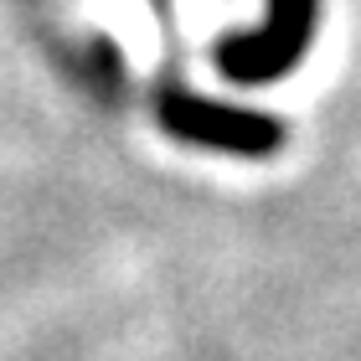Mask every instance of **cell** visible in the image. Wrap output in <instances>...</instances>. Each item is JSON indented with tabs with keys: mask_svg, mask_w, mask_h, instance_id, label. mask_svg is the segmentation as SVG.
I'll return each mask as SVG.
<instances>
[{
	"mask_svg": "<svg viewBox=\"0 0 361 361\" xmlns=\"http://www.w3.org/2000/svg\"><path fill=\"white\" fill-rule=\"evenodd\" d=\"M315 21H320V0H269V16L258 31L217 42V73L227 83H243V88L279 83L310 52Z\"/></svg>",
	"mask_w": 361,
	"mask_h": 361,
	"instance_id": "cell-1",
	"label": "cell"
},
{
	"mask_svg": "<svg viewBox=\"0 0 361 361\" xmlns=\"http://www.w3.org/2000/svg\"><path fill=\"white\" fill-rule=\"evenodd\" d=\"M155 114L176 140L217 150V155H238V160H264L284 145V124L274 114L233 109V104H217V98H202L186 88H160Z\"/></svg>",
	"mask_w": 361,
	"mask_h": 361,
	"instance_id": "cell-2",
	"label": "cell"
}]
</instances>
